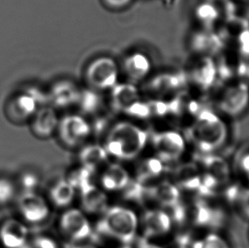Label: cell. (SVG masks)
<instances>
[{
    "label": "cell",
    "instance_id": "e0dca14e",
    "mask_svg": "<svg viewBox=\"0 0 249 248\" xmlns=\"http://www.w3.org/2000/svg\"><path fill=\"white\" fill-rule=\"evenodd\" d=\"M109 155L103 144L84 145L78 155V164L86 168L92 175L101 172L109 163Z\"/></svg>",
    "mask_w": 249,
    "mask_h": 248
},
{
    "label": "cell",
    "instance_id": "ffe728a7",
    "mask_svg": "<svg viewBox=\"0 0 249 248\" xmlns=\"http://www.w3.org/2000/svg\"><path fill=\"white\" fill-rule=\"evenodd\" d=\"M196 162L203 173L215 180L219 186L226 185L230 180V168L227 161L217 155L202 154Z\"/></svg>",
    "mask_w": 249,
    "mask_h": 248
},
{
    "label": "cell",
    "instance_id": "7a4b0ae2",
    "mask_svg": "<svg viewBox=\"0 0 249 248\" xmlns=\"http://www.w3.org/2000/svg\"><path fill=\"white\" fill-rule=\"evenodd\" d=\"M140 228V219L133 209L124 206H111L101 215L96 231L105 238L118 242L121 246H130Z\"/></svg>",
    "mask_w": 249,
    "mask_h": 248
},
{
    "label": "cell",
    "instance_id": "4fadbf2b",
    "mask_svg": "<svg viewBox=\"0 0 249 248\" xmlns=\"http://www.w3.org/2000/svg\"><path fill=\"white\" fill-rule=\"evenodd\" d=\"M147 186L149 201H154L165 210L181 201V191L170 179H160Z\"/></svg>",
    "mask_w": 249,
    "mask_h": 248
},
{
    "label": "cell",
    "instance_id": "d6a6232c",
    "mask_svg": "<svg viewBox=\"0 0 249 248\" xmlns=\"http://www.w3.org/2000/svg\"><path fill=\"white\" fill-rule=\"evenodd\" d=\"M106 4L113 9H120L127 6L132 0H104Z\"/></svg>",
    "mask_w": 249,
    "mask_h": 248
},
{
    "label": "cell",
    "instance_id": "2e32d148",
    "mask_svg": "<svg viewBox=\"0 0 249 248\" xmlns=\"http://www.w3.org/2000/svg\"><path fill=\"white\" fill-rule=\"evenodd\" d=\"M37 100L32 93H20L14 96L7 105V114L11 120L26 121L34 118L37 111Z\"/></svg>",
    "mask_w": 249,
    "mask_h": 248
},
{
    "label": "cell",
    "instance_id": "cb8c5ba5",
    "mask_svg": "<svg viewBox=\"0 0 249 248\" xmlns=\"http://www.w3.org/2000/svg\"><path fill=\"white\" fill-rule=\"evenodd\" d=\"M124 67L128 77L135 80H140L150 72L152 64L145 54L134 53L125 60Z\"/></svg>",
    "mask_w": 249,
    "mask_h": 248
},
{
    "label": "cell",
    "instance_id": "8992f818",
    "mask_svg": "<svg viewBox=\"0 0 249 248\" xmlns=\"http://www.w3.org/2000/svg\"><path fill=\"white\" fill-rule=\"evenodd\" d=\"M58 136L65 147H79L86 142L92 134V126L80 115L65 116L59 122Z\"/></svg>",
    "mask_w": 249,
    "mask_h": 248
},
{
    "label": "cell",
    "instance_id": "9c48e42d",
    "mask_svg": "<svg viewBox=\"0 0 249 248\" xmlns=\"http://www.w3.org/2000/svg\"><path fill=\"white\" fill-rule=\"evenodd\" d=\"M188 221L200 229H215L222 225L224 216L219 208L198 199L188 207Z\"/></svg>",
    "mask_w": 249,
    "mask_h": 248
},
{
    "label": "cell",
    "instance_id": "d4e9b609",
    "mask_svg": "<svg viewBox=\"0 0 249 248\" xmlns=\"http://www.w3.org/2000/svg\"><path fill=\"white\" fill-rule=\"evenodd\" d=\"M179 248H230L228 242L221 235L210 232L199 239H192L187 236L182 237Z\"/></svg>",
    "mask_w": 249,
    "mask_h": 248
},
{
    "label": "cell",
    "instance_id": "836d02e7",
    "mask_svg": "<svg viewBox=\"0 0 249 248\" xmlns=\"http://www.w3.org/2000/svg\"><path fill=\"white\" fill-rule=\"evenodd\" d=\"M135 248H162V247L153 243V242H149L147 239H142L136 244Z\"/></svg>",
    "mask_w": 249,
    "mask_h": 248
},
{
    "label": "cell",
    "instance_id": "6da1fadb",
    "mask_svg": "<svg viewBox=\"0 0 249 248\" xmlns=\"http://www.w3.org/2000/svg\"><path fill=\"white\" fill-rule=\"evenodd\" d=\"M148 141V133L144 128L130 122H119L108 130L103 146L110 158L132 161L145 150Z\"/></svg>",
    "mask_w": 249,
    "mask_h": 248
},
{
    "label": "cell",
    "instance_id": "5b68a950",
    "mask_svg": "<svg viewBox=\"0 0 249 248\" xmlns=\"http://www.w3.org/2000/svg\"><path fill=\"white\" fill-rule=\"evenodd\" d=\"M151 142L156 157L164 163L178 161L185 154V138L178 131L156 132L151 137Z\"/></svg>",
    "mask_w": 249,
    "mask_h": 248
},
{
    "label": "cell",
    "instance_id": "1f68e13d",
    "mask_svg": "<svg viewBox=\"0 0 249 248\" xmlns=\"http://www.w3.org/2000/svg\"><path fill=\"white\" fill-rule=\"evenodd\" d=\"M238 168L242 175L245 177L249 183V152L243 155V157L240 158Z\"/></svg>",
    "mask_w": 249,
    "mask_h": 248
},
{
    "label": "cell",
    "instance_id": "d590c367",
    "mask_svg": "<svg viewBox=\"0 0 249 248\" xmlns=\"http://www.w3.org/2000/svg\"><path fill=\"white\" fill-rule=\"evenodd\" d=\"M118 248H132L130 246H121V247H119Z\"/></svg>",
    "mask_w": 249,
    "mask_h": 248
},
{
    "label": "cell",
    "instance_id": "ba28073f",
    "mask_svg": "<svg viewBox=\"0 0 249 248\" xmlns=\"http://www.w3.org/2000/svg\"><path fill=\"white\" fill-rule=\"evenodd\" d=\"M173 220L168 212L163 208H151L142 215L140 226L145 239L161 238L170 233Z\"/></svg>",
    "mask_w": 249,
    "mask_h": 248
},
{
    "label": "cell",
    "instance_id": "484cf974",
    "mask_svg": "<svg viewBox=\"0 0 249 248\" xmlns=\"http://www.w3.org/2000/svg\"><path fill=\"white\" fill-rule=\"evenodd\" d=\"M225 194L227 201L235 205L243 216L249 218V187L228 185Z\"/></svg>",
    "mask_w": 249,
    "mask_h": 248
},
{
    "label": "cell",
    "instance_id": "9a60e30c",
    "mask_svg": "<svg viewBox=\"0 0 249 248\" xmlns=\"http://www.w3.org/2000/svg\"><path fill=\"white\" fill-rule=\"evenodd\" d=\"M249 105V88L239 84L230 88L220 101L222 111L229 116H238L246 110Z\"/></svg>",
    "mask_w": 249,
    "mask_h": 248
},
{
    "label": "cell",
    "instance_id": "3957f363",
    "mask_svg": "<svg viewBox=\"0 0 249 248\" xmlns=\"http://www.w3.org/2000/svg\"><path fill=\"white\" fill-rule=\"evenodd\" d=\"M228 136L226 124L215 113L202 111L187 132V137L202 154H212L225 144Z\"/></svg>",
    "mask_w": 249,
    "mask_h": 248
},
{
    "label": "cell",
    "instance_id": "8fae6325",
    "mask_svg": "<svg viewBox=\"0 0 249 248\" xmlns=\"http://www.w3.org/2000/svg\"><path fill=\"white\" fill-rule=\"evenodd\" d=\"M171 180L180 191L197 192L201 180L202 170L194 161H185L177 165L172 171Z\"/></svg>",
    "mask_w": 249,
    "mask_h": 248
},
{
    "label": "cell",
    "instance_id": "4dcf8cb0",
    "mask_svg": "<svg viewBox=\"0 0 249 248\" xmlns=\"http://www.w3.org/2000/svg\"><path fill=\"white\" fill-rule=\"evenodd\" d=\"M22 185L26 192H34L35 188L38 185V178L34 174H27L23 175L22 178Z\"/></svg>",
    "mask_w": 249,
    "mask_h": 248
},
{
    "label": "cell",
    "instance_id": "4316f807",
    "mask_svg": "<svg viewBox=\"0 0 249 248\" xmlns=\"http://www.w3.org/2000/svg\"><path fill=\"white\" fill-rule=\"evenodd\" d=\"M92 176L93 175L90 172L78 164L77 167L71 168L64 178L77 192H79L92 183Z\"/></svg>",
    "mask_w": 249,
    "mask_h": 248
},
{
    "label": "cell",
    "instance_id": "d6986e66",
    "mask_svg": "<svg viewBox=\"0 0 249 248\" xmlns=\"http://www.w3.org/2000/svg\"><path fill=\"white\" fill-rule=\"evenodd\" d=\"M165 173V163L158 157L142 158L135 167L134 179L141 184L151 185L160 179Z\"/></svg>",
    "mask_w": 249,
    "mask_h": 248
},
{
    "label": "cell",
    "instance_id": "7c38bea8",
    "mask_svg": "<svg viewBox=\"0 0 249 248\" xmlns=\"http://www.w3.org/2000/svg\"><path fill=\"white\" fill-rule=\"evenodd\" d=\"M81 209L87 215H102L107 210L109 199L107 193L92 182L79 191Z\"/></svg>",
    "mask_w": 249,
    "mask_h": 248
},
{
    "label": "cell",
    "instance_id": "30bf717a",
    "mask_svg": "<svg viewBox=\"0 0 249 248\" xmlns=\"http://www.w3.org/2000/svg\"><path fill=\"white\" fill-rule=\"evenodd\" d=\"M18 208L24 219L32 224L44 222L51 213L49 202L35 192H26L19 201Z\"/></svg>",
    "mask_w": 249,
    "mask_h": 248
},
{
    "label": "cell",
    "instance_id": "83f0119b",
    "mask_svg": "<svg viewBox=\"0 0 249 248\" xmlns=\"http://www.w3.org/2000/svg\"><path fill=\"white\" fill-rule=\"evenodd\" d=\"M15 195L13 184L7 178H0V206L9 203Z\"/></svg>",
    "mask_w": 249,
    "mask_h": 248
},
{
    "label": "cell",
    "instance_id": "52a82bcc",
    "mask_svg": "<svg viewBox=\"0 0 249 248\" xmlns=\"http://www.w3.org/2000/svg\"><path fill=\"white\" fill-rule=\"evenodd\" d=\"M85 75L89 84L94 89H111L118 82V65L111 58L101 56L88 66Z\"/></svg>",
    "mask_w": 249,
    "mask_h": 248
},
{
    "label": "cell",
    "instance_id": "603a6c76",
    "mask_svg": "<svg viewBox=\"0 0 249 248\" xmlns=\"http://www.w3.org/2000/svg\"><path fill=\"white\" fill-rule=\"evenodd\" d=\"M51 203L61 208H68L74 201L77 191L65 178L58 180L50 190Z\"/></svg>",
    "mask_w": 249,
    "mask_h": 248
},
{
    "label": "cell",
    "instance_id": "f1b7e54d",
    "mask_svg": "<svg viewBox=\"0 0 249 248\" xmlns=\"http://www.w3.org/2000/svg\"><path fill=\"white\" fill-rule=\"evenodd\" d=\"M24 248H59V246L54 239L43 235L34 239Z\"/></svg>",
    "mask_w": 249,
    "mask_h": 248
},
{
    "label": "cell",
    "instance_id": "277c9868",
    "mask_svg": "<svg viewBox=\"0 0 249 248\" xmlns=\"http://www.w3.org/2000/svg\"><path fill=\"white\" fill-rule=\"evenodd\" d=\"M59 230L68 242L84 243L93 235V228L88 215L79 208H67L59 218Z\"/></svg>",
    "mask_w": 249,
    "mask_h": 248
},
{
    "label": "cell",
    "instance_id": "7402d4cb",
    "mask_svg": "<svg viewBox=\"0 0 249 248\" xmlns=\"http://www.w3.org/2000/svg\"><path fill=\"white\" fill-rule=\"evenodd\" d=\"M79 94L74 85L68 82L55 84L50 94V100L55 107H68L78 102Z\"/></svg>",
    "mask_w": 249,
    "mask_h": 248
},
{
    "label": "cell",
    "instance_id": "f546056e",
    "mask_svg": "<svg viewBox=\"0 0 249 248\" xmlns=\"http://www.w3.org/2000/svg\"><path fill=\"white\" fill-rule=\"evenodd\" d=\"M217 16H218L217 10L211 4L207 3L199 8L198 17L205 22L214 21L217 18Z\"/></svg>",
    "mask_w": 249,
    "mask_h": 248
},
{
    "label": "cell",
    "instance_id": "ac0fdd59",
    "mask_svg": "<svg viewBox=\"0 0 249 248\" xmlns=\"http://www.w3.org/2000/svg\"><path fill=\"white\" fill-rule=\"evenodd\" d=\"M27 237V226L17 219H7L0 227V242L5 248H25Z\"/></svg>",
    "mask_w": 249,
    "mask_h": 248
},
{
    "label": "cell",
    "instance_id": "44dd1931",
    "mask_svg": "<svg viewBox=\"0 0 249 248\" xmlns=\"http://www.w3.org/2000/svg\"><path fill=\"white\" fill-rule=\"evenodd\" d=\"M59 122L57 114L53 108H40L33 118L32 130L37 137L47 139L56 133Z\"/></svg>",
    "mask_w": 249,
    "mask_h": 248
},
{
    "label": "cell",
    "instance_id": "e575fe53",
    "mask_svg": "<svg viewBox=\"0 0 249 248\" xmlns=\"http://www.w3.org/2000/svg\"><path fill=\"white\" fill-rule=\"evenodd\" d=\"M70 248H97L95 246L92 245V244H89V243H79V244H74L71 245Z\"/></svg>",
    "mask_w": 249,
    "mask_h": 248
},
{
    "label": "cell",
    "instance_id": "5bb4252c",
    "mask_svg": "<svg viewBox=\"0 0 249 248\" xmlns=\"http://www.w3.org/2000/svg\"><path fill=\"white\" fill-rule=\"evenodd\" d=\"M129 172L123 165L112 162L108 163L101 172V187L107 192H122L131 181Z\"/></svg>",
    "mask_w": 249,
    "mask_h": 248
}]
</instances>
